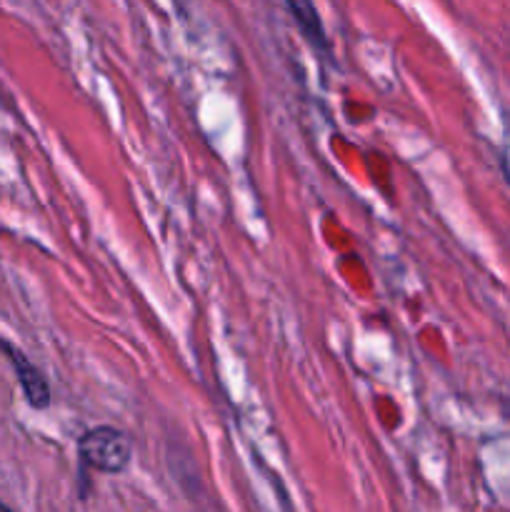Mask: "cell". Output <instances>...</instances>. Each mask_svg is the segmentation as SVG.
I'll return each mask as SVG.
<instances>
[{"mask_svg":"<svg viewBox=\"0 0 510 512\" xmlns=\"http://www.w3.org/2000/svg\"><path fill=\"white\" fill-rule=\"evenodd\" d=\"M78 453L88 468L105 475L123 473L133 458V440L118 428L100 425L78 440Z\"/></svg>","mask_w":510,"mask_h":512,"instance_id":"cell-1","label":"cell"},{"mask_svg":"<svg viewBox=\"0 0 510 512\" xmlns=\"http://www.w3.org/2000/svg\"><path fill=\"white\" fill-rule=\"evenodd\" d=\"M0 348L5 350L8 360L13 363L15 378H18V383H20V388H23V395H25V400H28L30 408H35V410L48 408L50 385H48V380H45V375L40 373V370L35 368V365L30 363V360L25 358L18 348H13V345H8V343H0Z\"/></svg>","mask_w":510,"mask_h":512,"instance_id":"cell-2","label":"cell"},{"mask_svg":"<svg viewBox=\"0 0 510 512\" xmlns=\"http://www.w3.org/2000/svg\"><path fill=\"white\" fill-rule=\"evenodd\" d=\"M290 15H293L295 25L300 28V33L305 35L310 45L320 50H328V35H325L323 20H320L318 10H315L313 0H285Z\"/></svg>","mask_w":510,"mask_h":512,"instance_id":"cell-3","label":"cell"},{"mask_svg":"<svg viewBox=\"0 0 510 512\" xmlns=\"http://www.w3.org/2000/svg\"><path fill=\"white\" fill-rule=\"evenodd\" d=\"M508 173H510V143H508Z\"/></svg>","mask_w":510,"mask_h":512,"instance_id":"cell-4","label":"cell"},{"mask_svg":"<svg viewBox=\"0 0 510 512\" xmlns=\"http://www.w3.org/2000/svg\"><path fill=\"white\" fill-rule=\"evenodd\" d=\"M0 510H8V508H5V505H3V503H0Z\"/></svg>","mask_w":510,"mask_h":512,"instance_id":"cell-5","label":"cell"}]
</instances>
